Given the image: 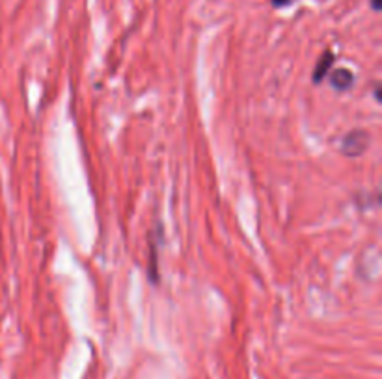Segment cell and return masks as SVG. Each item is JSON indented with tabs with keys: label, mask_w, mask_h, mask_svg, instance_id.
<instances>
[{
	"label": "cell",
	"mask_w": 382,
	"mask_h": 379,
	"mask_svg": "<svg viewBox=\"0 0 382 379\" xmlns=\"http://www.w3.org/2000/svg\"><path fill=\"white\" fill-rule=\"evenodd\" d=\"M369 147V134L362 129H356V131H351L349 134H345L342 140V153L349 159H354V156H360V154L365 153V149Z\"/></svg>",
	"instance_id": "1"
},
{
	"label": "cell",
	"mask_w": 382,
	"mask_h": 379,
	"mask_svg": "<svg viewBox=\"0 0 382 379\" xmlns=\"http://www.w3.org/2000/svg\"><path fill=\"white\" fill-rule=\"evenodd\" d=\"M371 8H373L375 12H381V0H371Z\"/></svg>",
	"instance_id": "4"
},
{
	"label": "cell",
	"mask_w": 382,
	"mask_h": 379,
	"mask_svg": "<svg viewBox=\"0 0 382 379\" xmlns=\"http://www.w3.org/2000/svg\"><path fill=\"white\" fill-rule=\"evenodd\" d=\"M332 63H334V56H332V52H325L321 60L315 65L314 71V82H321V80L325 79L326 73H328V69L332 67Z\"/></svg>",
	"instance_id": "3"
},
{
	"label": "cell",
	"mask_w": 382,
	"mask_h": 379,
	"mask_svg": "<svg viewBox=\"0 0 382 379\" xmlns=\"http://www.w3.org/2000/svg\"><path fill=\"white\" fill-rule=\"evenodd\" d=\"M354 84V74L349 69H336L330 74V86L337 91H347Z\"/></svg>",
	"instance_id": "2"
},
{
	"label": "cell",
	"mask_w": 382,
	"mask_h": 379,
	"mask_svg": "<svg viewBox=\"0 0 382 379\" xmlns=\"http://www.w3.org/2000/svg\"><path fill=\"white\" fill-rule=\"evenodd\" d=\"M291 0H273L274 6H285V4H289Z\"/></svg>",
	"instance_id": "5"
}]
</instances>
